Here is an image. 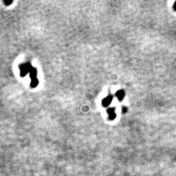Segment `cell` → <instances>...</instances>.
<instances>
[{
    "instance_id": "52a82bcc",
    "label": "cell",
    "mask_w": 176,
    "mask_h": 176,
    "mask_svg": "<svg viewBox=\"0 0 176 176\" xmlns=\"http://www.w3.org/2000/svg\"><path fill=\"white\" fill-rule=\"evenodd\" d=\"M174 10L176 11V2L174 3Z\"/></svg>"
},
{
    "instance_id": "ba28073f",
    "label": "cell",
    "mask_w": 176,
    "mask_h": 176,
    "mask_svg": "<svg viewBox=\"0 0 176 176\" xmlns=\"http://www.w3.org/2000/svg\"><path fill=\"white\" fill-rule=\"evenodd\" d=\"M12 1H7V2H5V3L6 4H9V3H11Z\"/></svg>"
},
{
    "instance_id": "277c9868",
    "label": "cell",
    "mask_w": 176,
    "mask_h": 176,
    "mask_svg": "<svg viewBox=\"0 0 176 176\" xmlns=\"http://www.w3.org/2000/svg\"><path fill=\"white\" fill-rule=\"evenodd\" d=\"M33 80H32V86H33V87H35V86L37 85L38 84V80L36 79V78H34V79H32Z\"/></svg>"
},
{
    "instance_id": "5b68a950",
    "label": "cell",
    "mask_w": 176,
    "mask_h": 176,
    "mask_svg": "<svg viewBox=\"0 0 176 176\" xmlns=\"http://www.w3.org/2000/svg\"><path fill=\"white\" fill-rule=\"evenodd\" d=\"M116 113H112V114L109 115V119L111 120H114V119L116 118Z\"/></svg>"
},
{
    "instance_id": "7a4b0ae2",
    "label": "cell",
    "mask_w": 176,
    "mask_h": 176,
    "mask_svg": "<svg viewBox=\"0 0 176 176\" xmlns=\"http://www.w3.org/2000/svg\"><path fill=\"white\" fill-rule=\"evenodd\" d=\"M116 97L119 99V101H122L123 97L125 96V92L123 90H120L116 93Z\"/></svg>"
},
{
    "instance_id": "6da1fadb",
    "label": "cell",
    "mask_w": 176,
    "mask_h": 176,
    "mask_svg": "<svg viewBox=\"0 0 176 176\" xmlns=\"http://www.w3.org/2000/svg\"><path fill=\"white\" fill-rule=\"evenodd\" d=\"M112 99H113V97L110 95L106 97V98L104 99L103 101H102V105H103L104 106H107L109 105L111 103V102L112 101Z\"/></svg>"
},
{
    "instance_id": "8992f818",
    "label": "cell",
    "mask_w": 176,
    "mask_h": 176,
    "mask_svg": "<svg viewBox=\"0 0 176 176\" xmlns=\"http://www.w3.org/2000/svg\"><path fill=\"white\" fill-rule=\"evenodd\" d=\"M127 111V108H125V107H124V108H123V112L125 113V112H126Z\"/></svg>"
},
{
    "instance_id": "3957f363",
    "label": "cell",
    "mask_w": 176,
    "mask_h": 176,
    "mask_svg": "<svg viewBox=\"0 0 176 176\" xmlns=\"http://www.w3.org/2000/svg\"><path fill=\"white\" fill-rule=\"evenodd\" d=\"M107 112L108 113V114H112V113H115V109L113 108H108L107 110Z\"/></svg>"
}]
</instances>
